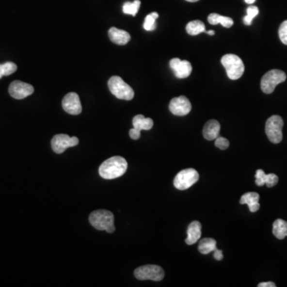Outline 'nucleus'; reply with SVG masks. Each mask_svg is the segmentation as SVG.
I'll list each match as a JSON object with an SVG mask.
<instances>
[{
    "mask_svg": "<svg viewBox=\"0 0 287 287\" xmlns=\"http://www.w3.org/2000/svg\"><path fill=\"white\" fill-rule=\"evenodd\" d=\"M128 168V163L123 157H110L101 164L99 174L106 179H116L123 175Z\"/></svg>",
    "mask_w": 287,
    "mask_h": 287,
    "instance_id": "nucleus-1",
    "label": "nucleus"
},
{
    "mask_svg": "<svg viewBox=\"0 0 287 287\" xmlns=\"http://www.w3.org/2000/svg\"><path fill=\"white\" fill-rule=\"evenodd\" d=\"M90 224L99 231H106L112 233L115 231L114 215L107 210H97L90 214Z\"/></svg>",
    "mask_w": 287,
    "mask_h": 287,
    "instance_id": "nucleus-2",
    "label": "nucleus"
},
{
    "mask_svg": "<svg viewBox=\"0 0 287 287\" xmlns=\"http://www.w3.org/2000/svg\"><path fill=\"white\" fill-rule=\"evenodd\" d=\"M221 63L226 69L227 76L231 80H238L244 73V64L236 54H226L222 57Z\"/></svg>",
    "mask_w": 287,
    "mask_h": 287,
    "instance_id": "nucleus-3",
    "label": "nucleus"
},
{
    "mask_svg": "<svg viewBox=\"0 0 287 287\" xmlns=\"http://www.w3.org/2000/svg\"><path fill=\"white\" fill-rule=\"evenodd\" d=\"M110 92L117 98L130 101L134 97V91L130 85L126 83L121 77L112 76L108 82Z\"/></svg>",
    "mask_w": 287,
    "mask_h": 287,
    "instance_id": "nucleus-4",
    "label": "nucleus"
},
{
    "mask_svg": "<svg viewBox=\"0 0 287 287\" xmlns=\"http://www.w3.org/2000/svg\"><path fill=\"white\" fill-rule=\"evenodd\" d=\"M287 75L284 72L279 70H272L265 74L261 80V89L263 93L270 95L274 92L278 84L284 82Z\"/></svg>",
    "mask_w": 287,
    "mask_h": 287,
    "instance_id": "nucleus-5",
    "label": "nucleus"
},
{
    "mask_svg": "<svg viewBox=\"0 0 287 287\" xmlns=\"http://www.w3.org/2000/svg\"><path fill=\"white\" fill-rule=\"evenodd\" d=\"M283 127V120L280 116L274 115L267 120L265 130L270 142L274 144H278L282 142Z\"/></svg>",
    "mask_w": 287,
    "mask_h": 287,
    "instance_id": "nucleus-6",
    "label": "nucleus"
},
{
    "mask_svg": "<svg viewBox=\"0 0 287 287\" xmlns=\"http://www.w3.org/2000/svg\"><path fill=\"white\" fill-rule=\"evenodd\" d=\"M200 175L194 168L180 171L174 179V186L179 190H187L199 180Z\"/></svg>",
    "mask_w": 287,
    "mask_h": 287,
    "instance_id": "nucleus-7",
    "label": "nucleus"
},
{
    "mask_svg": "<svg viewBox=\"0 0 287 287\" xmlns=\"http://www.w3.org/2000/svg\"><path fill=\"white\" fill-rule=\"evenodd\" d=\"M134 275L139 280L161 281L164 277V270L157 265H144L135 270Z\"/></svg>",
    "mask_w": 287,
    "mask_h": 287,
    "instance_id": "nucleus-8",
    "label": "nucleus"
},
{
    "mask_svg": "<svg viewBox=\"0 0 287 287\" xmlns=\"http://www.w3.org/2000/svg\"><path fill=\"white\" fill-rule=\"evenodd\" d=\"M79 138L76 137H70L66 134L55 135L51 141V146L54 153L61 154L64 153L65 149L70 147H74L79 144Z\"/></svg>",
    "mask_w": 287,
    "mask_h": 287,
    "instance_id": "nucleus-9",
    "label": "nucleus"
},
{
    "mask_svg": "<svg viewBox=\"0 0 287 287\" xmlns=\"http://www.w3.org/2000/svg\"><path fill=\"white\" fill-rule=\"evenodd\" d=\"M169 110L173 114L183 117L191 112V104L185 96H179L172 99L169 104Z\"/></svg>",
    "mask_w": 287,
    "mask_h": 287,
    "instance_id": "nucleus-10",
    "label": "nucleus"
},
{
    "mask_svg": "<svg viewBox=\"0 0 287 287\" xmlns=\"http://www.w3.org/2000/svg\"><path fill=\"white\" fill-rule=\"evenodd\" d=\"M63 108L69 114H80L82 111V107L79 95L72 92L65 95L63 100Z\"/></svg>",
    "mask_w": 287,
    "mask_h": 287,
    "instance_id": "nucleus-11",
    "label": "nucleus"
},
{
    "mask_svg": "<svg viewBox=\"0 0 287 287\" xmlns=\"http://www.w3.org/2000/svg\"><path fill=\"white\" fill-rule=\"evenodd\" d=\"M34 93V87L30 84L21 81H14L9 86V94L16 99L25 98Z\"/></svg>",
    "mask_w": 287,
    "mask_h": 287,
    "instance_id": "nucleus-12",
    "label": "nucleus"
},
{
    "mask_svg": "<svg viewBox=\"0 0 287 287\" xmlns=\"http://www.w3.org/2000/svg\"><path fill=\"white\" fill-rule=\"evenodd\" d=\"M169 65L177 79H186L192 71V66L189 61H181L175 58L170 61Z\"/></svg>",
    "mask_w": 287,
    "mask_h": 287,
    "instance_id": "nucleus-13",
    "label": "nucleus"
},
{
    "mask_svg": "<svg viewBox=\"0 0 287 287\" xmlns=\"http://www.w3.org/2000/svg\"><path fill=\"white\" fill-rule=\"evenodd\" d=\"M109 37L112 43L117 45L124 46L130 41V34L123 30H119L116 27H111L109 31Z\"/></svg>",
    "mask_w": 287,
    "mask_h": 287,
    "instance_id": "nucleus-14",
    "label": "nucleus"
},
{
    "mask_svg": "<svg viewBox=\"0 0 287 287\" xmlns=\"http://www.w3.org/2000/svg\"><path fill=\"white\" fill-rule=\"evenodd\" d=\"M220 124L216 120H210L207 121L204 129H203V135L204 138L207 141H213L216 139L220 136Z\"/></svg>",
    "mask_w": 287,
    "mask_h": 287,
    "instance_id": "nucleus-15",
    "label": "nucleus"
},
{
    "mask_svg": "<svg viewBox=\"0 0 287 287\" xmlns=\"http://www.w3.org/2000/svg\"><path fill=\"white\" fill-rule=\"evenodd\" d=\"M201 228H202V226L199 221H193L189 224L188 230H187L188 237L185 239L187 244H195V242L200 239L201 234H202Z\"/></svg>",
    "mask_w": 287,
    "mask_h": 287,
    "instance_id": "nucleus-16",
    "label": "nucleus"
},
{
    "mask_svg": "<svg viewBox=\"0 0 287 287\" xmlns=\"http://www.w3.org/2000/svg\"><path fill=\"white\" fill-rule=\"evenodd\" d=\"M258 200L259 195L258 193L247 192L242 195L239 203L241 204H247L251 212H256L260 207Z\"/></svg>",
    "mask_w": 287,
    "mask_h": 287,
    "instance_id": "nucleus-17",
    "label": "nucleus"
},
{
    "mask_svg": "<svg viewBox=\"0 0 287 287\" xmlns=\"http://www.w3.org/2000/svg\"><path fill=\"white\" fill-rule=\"evenodd\" d=\"M132 126L137 130H150L153 127V121L149 117H144L143 115H137L132 119Z\"/></svg>",
    "mask_w": 287,
    "mask_h": 287,
    "instance_id": "nucleus-18",
    "label": "nucleus"
},
{
    "mask_svg": "<svg viewBox=\"0 0 287 287\" xmlns=\"http://www.w3.org/2000/svg\"><path fill=\"white\" fill-rule=\"evenodd\" d=\"M208 23L211 25L221 24L226 28H230L233 26V19L226 16H222L219 14L212 13L207 17Z\"/></svg>",
    "mask_w": 287,
    "mask_h": 287,
    "instance_id": "nucleus-19",
    "label": "nucleus"
},
{
    "mask_svg": "<svg viewBox=\"0 0 287 287\" xmlns=\"http://www.w3.org/2000/svg\"><path fill=\"white\" fill-rule=\"evenodd\" d=\"M273 234L278 239H283L287 236V222L285 220H275L273 223Z\"/></svg>",
    "mask_w": 287,
    "mask_h": 287,
    "instance_id": "nucleus-20",
    "label": "nucleus"
},
{
    "mask_svg": "<svg viewBox=\"0 0 287 287\" xmlns=\"http://www.w3.org/2000/svg\"><path fill=\"white\" fill-rule=\"evenodd\" d=\"M216 245H217V242L214 239L204 238L200 240L198 250L200 253L207 255L217 248Z\"/></svg>",
    "mask_w": 287,
    "mask_h": 287,
    "instance_id": "nucleus-21",
    "label": "nucleus"
},
{
    "mask_svg": "<svg viewBox=\"0 0 287 287\" xmlns=\"http://www.w3.org/2000/svg\"><path fill=\"white\" fill-rule=\"evenodd\" d=\"M186 31L190 35H197L203 32H206L205 25L202 21L194 20L188 23L186 26Z\"/></svg>",
    "mask_w": 287,
    "mask_h": 287,
    "instance_id": "nucleus-22",
    "label": "nucleus"
},
{
    "mask_svg": "<svg viewBox=\"0 0 287 287\" xmlns=\"http://www.w3.org/2000/svg\"><path fill=\"white\" fill-rule=\"evenodd\" d=\"M141 7V1L135 0L133 2H126L123 5V12L126 15H131L132 16H137V12Z\"/></svg>",
    "mask_w": 287,
    "mask_h": 287,
    "instance_id": "nucleus-23",
    "label": "nucleus"
},
{
    "mask_svg": "<svg viewBox=\"0 0 287 287\" xmlns=\"http://www.w3.org/2000/svg\"><path fill=\"white\" fill-rule=\"evenodd\" d=\"M159 17V15L157 12H153V13L149 14L146 16L145 19H144V28L148 32H153L156 29L157 24H156V20Z\"/></svg>",
    "mask_w": 287,
    "mask_h": 287,
    "instance_id": "nucleus-24",
    "label": "nucleus"
},
{
    "mask_svg": "<svg viewBox=\"0 0 287 287\" xmlns=\"http://www.w3.org/2000/svg\"><path fill=\"white\" fill-rule=\"evenodd\" d=\"M17 70L16 63L7 62L4 64H0V79L3 76H9Z\"/></svg>",
    "mask_w": 287,
    "mask_h": 287,
    "instance_id": "nucleus-25",
    "label": "nucleus"
},
{
    "mask_svg": "<svg viewBox=\"0 0 287 287\" xmlns=\"http://www.w3.org/2000/svg\"><path fill=\"white\" fill-rule=\"evenodd\" d=\"M258 12H259L258 8L255 6H251V7H248L247 9V16L243 18L244 24L247 25V26L251 25L253 18H255L256 16H258Z\"/></svg>",
    "mask_w": 287,
    "mask_h": 287,
    "instance_id": "nucleus-26",
    "label": "nucleus"
},
{
    "mask_svg": "<svg viewBox=\"0 0 287 287\" xmlns=\"http://www.w3.org/2000/svg\"><path fill=\"white\" fill-rule=\"evenodd\" d=\"M278 35L280 38L281 42L287 45V20L284 21L281 24L279 30H278Z\"/></svg>",
    "mask_w": 287,
    "mask_h": 287,
    "instance_id": "nucleus-27",
    "label": "nucleus"
},
{
    "mask_svg": "<svg viewBox=\"0 0 287 287\" xmlns=\"http://www.w3.org/2000/svg\"><path fill=\"white\" fill-rule=\"evenodd\" d=\"M278 177L275 174H273V173H271V174H268L265 175V184L267 185L268 188H272V187H274V185L278 184Z\"/></svg>",
    "mask_w": 287,
    "mask_h": 287,
    "instance_id": "nucleus-28",
    "label": "nucleus"
},
{
    "mask_svg": "<svg viewBox=\"0 0 287 287\" xmlns=\"http://www.w3.org/2000/svg\"><path fill=\"white\" fill-rule=\"evenodd\" d=\"M215 145L218 148H220L221 150H226L228 148L230 143H229L228 140L226 139L224 137H219L215 139Z\"/></svg>",
    "mask_w": 287,
    "mask_h": 287,
    "instance_id": "nucleus-29",
    "label": "nucleus"
},
{
    "mask_svg": "<svg viewBox=\"0 0 287 287\" xmlns=\"http://www.w3.org/2000/svg\"><path fill=\"white\" fill-rule=\"evenodd\" d=\"M265 175L266 173L262 169H258L255 173V183L258 186H263L265 184Z\"/></svg>",
    "mask_w": 287,
    "mask_h": 287,
    "instance_id": "nucleus-30",
    "label": "nucleus"
},
{
    "mask_svg": "<svg viewBox=\"0 0 287 287\" xmlns=\"http://www.w3.org/2000/svg\"><path fill=\"white\" fill-rule=\"evenodd\" d=\"M129 136H130L132 140H138L141 137V132L140 131L137 130L136 128H132L129 131Z\"/></svg>",
    "mask_w": 287,
    "mask_h": 287,
    "instance_id": "nucleus-31",
    "label": "nucleus"
},
{
    "mask_svg": "<svg viewBox=\"0 0 287 287\" xmlns=\"http://www.w3.org/2000/svg\"><path fill=\"white\" fill-rule=\"evenodd\" d=\"M214 258L218 261L222 260L223 258V251L216 248V249L214 251Z\"/></svg>",
    "mask_w": 287,
    "mask_h": 287,
    "instance_id": "nucleus-32",
    "label": "nucleus"
},
{
    "mask_svg": "<svg viewBox=\"0 0 287 287\" xmlns=\"http://www.w3.org/2000/svg\"><path fill=\"white\" fill-rule=\"evenodd\" d=\"M258 287H275L276 285L272 282H267V283H261L258 285Z\"/></svg>",
    "mask_w": 287,
    "mask_h": 287,
    "instance_id": "nucleus-33",
    "label": "nucleus"
},
{
    "mask_svg": "<svg viewBox=\"0 0 287 287\" xmlns=\"http://www.w3.org/2000/svg\"><path fill=\"white\" fill-rule=\"evenodd\" d=\"M245 2H247V4H252L255 2V0H245Z\"/></svg>",
    "mask_w": 287,
    "mask_h": 287,
    "instance_id": "nucleus-34",
    "label": "nucleus"
},
{
    "mask_svg": "<svg viewBox=\"0 0 287 287\" xmlns=\"http://www.w3.org/2000/svg\"><path fill=\"white\" fill-rule=\"evenodd\" d=\"M207 34H208L209 35H214L215 34V32L214 31H209V32H206Z\"/></svg>",
    "mask_w": 287,
    "mask_h": 287,
    "instance_id": "nucleus-35",
    "label": "nucleus"
},
{
    "mask_svg": "<svg viewBox=\"0 0 287 287\" xmlns=\"http://www.w3.org/2000/svg\"><path fill=\"white\" fill-rule=\"evenodd\" d=\"M186 1H188V2H198L199 0H186Z\"/></svg>",
    "mask_w": 287,
    "mask_h": 287,
    "instance_id": "nucleus-36",
    "label": "nucleus"
}]
</instances>
